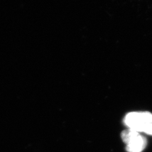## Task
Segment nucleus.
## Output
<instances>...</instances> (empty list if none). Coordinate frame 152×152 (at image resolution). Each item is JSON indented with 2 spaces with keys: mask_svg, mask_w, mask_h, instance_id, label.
I'll list each match as a JSON object with an SVG mask.
<instances>
[{
  "mask_svg": "<svg viewBox=\"0 0 152 152\" xmlns=\"http://www.w3.org/2000/svg\"><path fill=\"white\" fill-rule=\"evenodd\" d=\"M124 122L129 129L139 132L142 126L147 124H152V113L149 112H130L125 116Z\"/></svg>",
  "mask_w": 152,
  "mask_h": 152,
  "instance_id": "f257e3e1",
  "label": "nucleus"
},
{
  "mask_svg": "<svg viewBox=\"0 0 152 152\" xmlns=\"http://www.w3.org/2000/svg\"><path fill=\"white\" fill-rule=\"evenodd\" d=\"M147 145V140L146 137L141 135L130 144L127 145L126 149V151L128 152H141L144 150Z\"/></svg>",
  "mask_w": 152,
  "mask_h": 152,
  "instance_id": "f03ea898",
  "label": "nucleus"
},
{
  "mask_svg": "<svg viewBox=\"0 0 152 152\" xmlns=\"http://www.w3.org/2000/svg\"><path fill=\"white\" fill-rule=\"evenodd\" d=\"M121 135L123 141L126 145H129L136 140L141 135L136 131L131 129H129L123 131L121 132Z\"/></svg>",
  "mask_w": 152,
  "mask_h": 152,
  "instance_id": "7ed1b4c3",
  "label": "nucleus"
},
{
  "mask_svg": "<svg viewBox=\"0 0 152 152\" xmlns=\"http://www.w3.org/2000/svg\"><path fill=\"white\" fill-rule=\"evenodd\" d=\"M143 132L152 135V124H147L142 126L139 131V132Z\"/></svg>",
  "mask_w": 152,
  "mask_h": 152,
  "instance_id": "20e7f679",
  "label": "nucleus"
}]
</instances>
